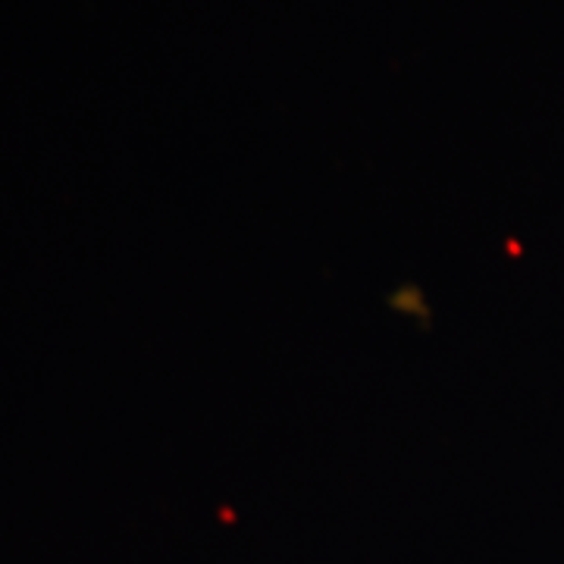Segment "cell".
I'll return each instance as SVG.
<instances>
[]
</instances>
